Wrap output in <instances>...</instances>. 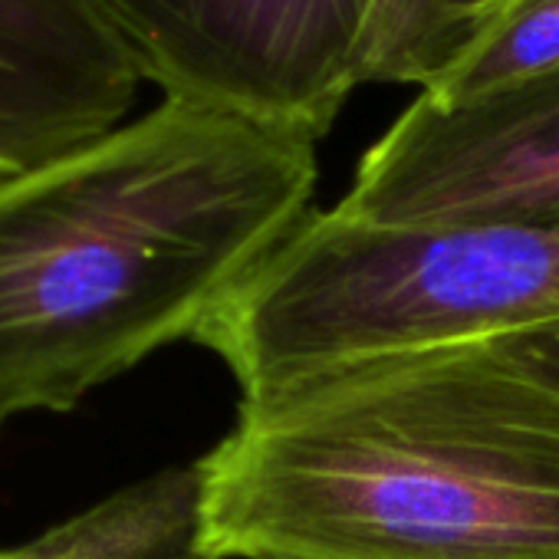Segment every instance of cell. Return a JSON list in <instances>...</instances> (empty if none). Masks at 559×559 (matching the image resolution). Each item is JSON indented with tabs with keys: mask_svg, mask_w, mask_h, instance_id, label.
Wrapping results in <instances>:
<instances>
[{
	"mask_svg": "<svg viewBox=\"0 0 559 559\" xmlns=\"http://www.w3.org/2000/svg\"><path fill=\"white\" fill-rule=\"evenodd\" d=\"M198 467L207 559H559V399L490 340L243 395Z\"/></svg>",
	"mask_w": 559,
	"mask_h": 559,
	"instance_id": "6da1fadb",
	"label": "cell"
},
{
	"mask_svg": "<svg viewBox=\"0 0 559 559\" xmlns=\"http://www.w3.org/2000/svg\"><path fill=\"white\" fill-rule=\"evenodd\" d=\"M317 142L162 99L0 185V431L204 320L310 214Z\"/></svg>",
	"mask_w": 559,
	"mask_h": 559,
	"instance_id": "7a4b0ae2",
	"label": "cell"
},
{
	"mask_svg": "<svg viewBox=\"0 0 559 559\" xmlns=\"http://www.w3.org/2000/svg\"><path fill=\"white\" fill-rule=\"evenodd\" d=\"M559 320V221L372 227L313 211L194 343L243 395L405 349Z\"/></svg>",
	"mask_w": 559,
	"mask_h": 559,
	"instance_id": "3957f363",
	"label": "cell"
},
{
	"mask_svg": "<svg viewBox=\"0 0 559 559\" xmlns=\"http://www.w3.org/2000/svg\"><path fill=\"white\" fill-rule=\"evenodd\" d=\"M145 83L320 142L366 83H402L405 0H90Z\"/></svg>",
	"mask_w": 559,
	"mask_h": 559,
	"instance_id": "277c9868",
	"label": "cell"
},
{
	"mask_svg": "<svg viewBox=\"0 0 559 559\" xmlns=\"http://www.w3.org/2000/svg\"><path fill=\"white\" fill-rule=\"evenodd\" d=\"M336 211L372 227L559 221V67L457 106L418 96Z\"/></svg>",
	"mask_w": 559,
	"mask_h": 559,
	"instance_id": "5b68a950",
	"label": "cell"
},
{
	"mask_svg": "<svg viewBox=\"0 0 559 559\" xmlns=\"http://www.w3.org/2000/svg\"><path fill=\"white\" fill-rule=\"evenodd\" d=\"M142 83L90 0H0V185L129 122Z\"/></svg>",
	"mask_w": 559,
	"mask_h": 559,
	"instance_id": "8992f818",
	"label": "cell"
},
{
	"mask_svg": "<svg viewBox=\"0 0 559 559\" xmlns=\"http://www.w3.org/2000/svg\"><path fill=\"white\" fill-rule=\"evenodd\" d=\"M201 507L204 477L194 461L145 477L44 536L0 549V559H207Z\"/></svg>",
	"mask_w": 559,
	"mask_h": 559,
	"instance_id": "52a82bcc",
	"label": "cell"
},
{
	"mask_svg": "<svg viewBox=\"0 0 559 559\" xmlns=\"http://www.w3.org/2000/svg\"><path fill=\"white\" fill-rule=\"evenodd\" d=\"M556 67L559 0H513L428 80L421 96L438 106H457Z\"/></svg>",
	"mask_w": 559,
	"mask_h": 559,
	"instance_id": "ba28073f",
	"label": "cell"
},
{
	"mask_svg": "<svg viewBox=\"0 0 559 559\" xmlns=\"http://www.w3.org/2000/svg\"><path fill=\"white\" fill-rule=\"evenodd\" d=\"M513 0H405L402 83L425 90L428 80Z\"/></svg>",
	"mask_w": 559,
	"mask_h": 559,
	"instance_id": "9c48e42d",
	"label": "cell"
},
{
	"mask_svg": "<svg viewBox=\"0 0 559 559\" xmlns=\"http://www.w3.org/2000/svg\"><path fill=\"white\" fill-rule=\"evenodd\" d=\"M484 340H490L516 369H523L526 376L543 382L552 395H559V320L493 333Z\"/></svg>",
	"mask_w": 559,
	"mask_h": 559,
	"instance_id": "30bf717a",
	"label": "cell"
}]
</instances>
